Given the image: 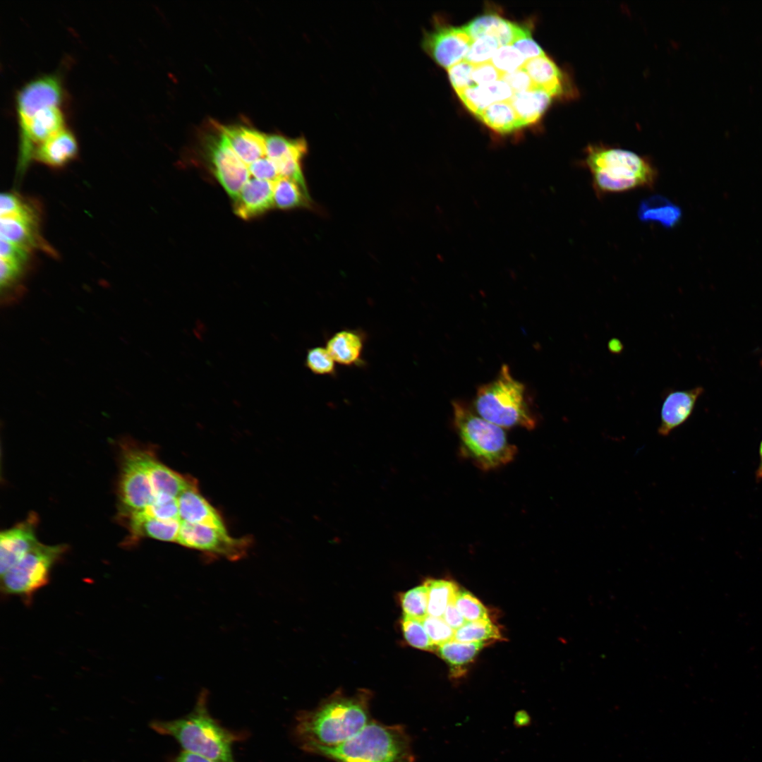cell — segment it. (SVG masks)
Returning <instances> with one entry per match:
<instances>
[{
	"label": "cell",
	"instance_id": "60d3db41",
	"mask_svg": "<svg viewBox=\"0 0 762 762\" xmlns=\"http://www.w3.org/2000/svg\"><path fill=\"white\" fill-rule=\"evenodd\" d=\"M473 68V64L463 60L447 69L449 80L456 93L476 85L471 78Z\"/></svg>",
	"mask_w": 762,
	"mask_h": 762
},
{
	"label": "cell",
	"instance_id": "d6a6232c",
	"mask_svg": "<svg viewBox=\"0 0 762 762\" xmlns=\"http://www.w3.org/2000/svg\"><path fill=\"white\" fill-rule=\"evenodd\" d=\"M131 516L152 518L162 521H181L178 498L167 495H159L156 497L155 502L144 510L131 514L121 519Z\"/></svg>",
	"mask_w": 762,
	"mask_h": 762
},
{
	"label": "cell",
	"instance_id": "ffe728a7",
	"mask_svg": "<svg viewBox=\"0 0 762 762\" xmlns=\"http://www.w3.org/2000/svg\"><path fill=\"white\" fill-rule=\"evenodd\" d=\"M78 152L74 134L64 127L36 147L32 159L52 168H61L73 160Z\"/></svg>",
	"mask_w": 762,
	"mask_h": 762
},
{
	"label": "cell",
	"instance_id": "44dd1931",
	"mask_svg": "<svg viewBox=\"0 0 762 762\" xmlns=\"http://www.w3.org/2000/svg\"><path fill=\"white\" fill-rule=\"evenodd\" d=\"M365 340V337L361 331L343 329L328 338L325 347L336 363L349 367L360 366L364 363Z\"/></svg>",
	"mask_w": 762,
	"mask_h": 762
},
{
	"label": "cell",
	"instance_id": "4dcf8cb0",
	"mask_svg": "<svg viewBox=\"0 0 762 762\" xmlns=\"http://www.w3.org/2000/svg\"><path fill=\"white\" fill-rule=\"evenodd\" d=\"M501 637L497 626L489 618L467 622L455 631L454 640L461 642H485Z\"/></svg>",
	"mask_w": 762,
	"mask_h": 762
},
{
	"label": "cell",
	"instance_id": "9c48e42d",
	"mask_svg": "<svg viewBox=\"0 0 762 762\" xmlns=\"http://www.w3.org/2000/svg\"><path fill=\"white\" fill-rule=\"evenodd\" d=\"M119 482L121 518L141 512L151 505L156 496L148 474L140 462L135 444L125 441Z\"/></svg>",
	"mask_w": 762,
	"mask_h": 762
},
{
	"label": "cell",
	"instance_id": "836d02e7",
	"mask_svg": "<svg viewBox=\"0 0 762 762\" xmlns=\"http://www.w3.org/2000/svg\"><path fill=\"white\" fill-rule=\"evenodd\" d=\"M401 629L404 639L410 646L428 651L437 648L428 635L422 620L403 615Z\"/></svg>",
	"mask_w": 762,
	"mask_h": 762
},
{
	"label": "cell",
	"instance_id": "ba28073f",
	"mask_svg": "<svg viewBox=\"0 0 762 762\" xmlns=\"http://www.w3.org/2000/svg\"><path fill=\"white\" fill-rule=\"evenodd\" d=\"M66 545L38 543L18 563L1 576L3 593L18 595L28 603L49 581L54 564L66 551Z\"/></svg>",
	"mask_w": 762,
	"mask_h": 762
},
{
	"label": "cell",
	"instance_id": "c3c4849f",
	"mask_svg": "<svg viewBox=\"0 0 762 762\" xmlns=\"http://www.w3.org/2000/svg\"><path fill=\"white\" fill-rule=\"evenodd\" d=\"M514 725L516 728H523L531 725L532 718L525 710H519L514 716Z\"/></svg>",
	"mask_w": 762,
	"mask_h": 762
},
{
	"label": "cell",
	"instance_id": "7c38bea8",
	"mask_svg": "<svg viewBox=\"0 0 762 762\" xmlns=\"http://www.w3.org/2000/svg\"><path fill=\"white\" fill-rule=\"evenodd\" d=\"M34 253L4 239L0 243V301L10 306L22 299Z\"/></svg>",
	"mask_w": 762,
	"mask_h": 762
},
{
	"label": "cell",
	"instance_id": "7402d4cb",
	"mask_svg": "<svg viewBox=\"0 0 762 762\" xmlns=\"http://www.w3.org/2000/svg\"><path fill=\"white\" fill-rule=\"evenodd\" d=\"M521 27L499 16L488 14L473 19L462 28L473 40L489 35L495 38L501 47L511 45L521 30Z\"/></svg>",
	"mask_w": 762,
	"mask_h": 762
},
{
	"label": "cell",
	"instance_id": "277c9868",
	"mask_svg": "<svg viewBox=\"0 0 762 762\" xmlns=\"http://www.w3.org/2000/svg\"><path fill=\"white\" fill-rule=\"evenodd\" d=\"M452 404L453 423L464 457L485 471L514 460L517 449L509 442L504 428L483 418L463 401Z\"/></svg>",
	"mask_w": 762,
	"mask_h": 762
},
{
	"label": "cell",
	"instance_id": "8992f818",
	"mask_svg": "<svg viewBox=\"0 0 762 762\" xmlns=\"http://www.w3.org/2000/svg\"><path fill=\"white\" fill-rule=\"evenodd\" d=\"M474 411L485 420L502 428L534 429L537 419L525 385L503 364L497 376L477 389Z\"/></svg>",
	"mask_w": 762,
	"mask_h": 762
},
{
	"label": "cell",
	"instance_id": "f6af8a7d",
	"mask_svg": "<svg viewBox=\"0 0 762 762\" xmlns=\"http://www.w3.org/2000/svg\"><path fill=\"white\" fill-rule=\"evenodd\" d=\"M485 86L490 91L495 103L509 102L514 95L510 86L502 79Z\"/></svg>",
	"mask_w": 762,
	"mask_h": 762
},
{
	"label": "cell",
	"instance_id": "f1b7e54d",
	"mask_svg": "<svg viewBox=\"0 0 762 762\" xmlns=\"http://www.w3.org/2000/svg\"><path fill=\"white\" fill-rule=\"evenodd\" d=\"M425 584L428 589V615L442 617L449 603L454 600L457 585L442 579H428Z\"/></svg>",
	"mask_w": 762,
	"mask_h": 762
},
{
	"label": "cell",
	"instance_id": "7bdbcfd3",
	"mask_svg": "<svg viewBox=\"0 0 762 762\" xmlns=\"http://www.w3.org/2000/svg\"><path fill=\"white\" fill-rule=\"evenodd\" d=\"M503 74L489 61L474 66L471 78L476 85H488L500 80Z\"/></svg>",
	"mask_w": 762,
	"mask_h": 762
},
{
	"label": "cell",
	"instance_id": "2e32d148",
	"mask_svg": "<svg viewBox=\"0 0 762 762\" xmlns=\"http://www.w3.org/2000/svg\"><path fill=\"white\" fill-rule=\"evenodd\" d=\"M136 454L146 470L155 496L178 497L195 483L159 461L152 451L135 444Z\"/></svg>",
	"mask_w": 762,
	"mask_h": 762
},
{
	"label": "cell",
	"instance_id": "ee69618b",
	"mask_svg": "<svg viewBox=\"0 0 762 762\" xmlns=\"http://www.w3.org/2000/svg\"><path fill=\"white\" fill-rule=\"evenodd\" d=\"M501 79L510 86L514 93L536 89L528 74L522 68L503 74Z\"/></svg>",
	"mask_w": 762,
	"mask_h": 762
},
{
	"label": "cell",
	"instance_id": "52a82bcc",
	"mask_svg": "<svg viewBox=\"0 0 762 762\" xmlns=\"http://www.w3.org/2000/svg\"><path fill=\"white\" fill-rule=\"evenodd\" d=\"M0 216L1 238L32 253L37 250L56 255L42 235V213L37 202L16 192L3 193Z\"/></svg>",
	"mask_w": 762,
	"mask_h": 762
},
{
	"label": "cell",
	"instance_id": "ab89813d",
	"mask_svg": "<svg viewBox=\"0 0 762 762\" xmlns=\"http://www.w3.org/2000/svg\"><path fill=\"white\" fill-rule=\"evenodd\" d=\"M423 624L430 640L437 648L454 638L455 630L451 628L442 617L428 615Z\"/></svg>",
	"mask_w": 762,
	"mask_h": 762
},
{
	"label": "cell",
	"instance_id": "cb8c5ba5",
	"mask_svg": "<svg viewBox=\"0 0 762 762\" xmlns=\"http://www.w3.org/2000/svg\"><path fill=\"white\" fill-rule=\"evenodd\" d=\"M521 68L528 74L536 89L543 90L552 97L564 92L563 73L546 55L526 60Z\"/></svg>",
	"mask_w": 762,
	"mask_h": 762
},
{
	"label": "cell",
	"instance_id": "8d00e7d4",
	"mask_svg": "<svg viewBox=\"0 0 762 762\" xmlns=\"http://www.w3.org/2000/svg\"><path fill=\"white\" fill-rule=\"evenodd\" d=\"M454 602L467 622L488 618V612L484 605L467 591L459 589Z\"/></svg>",
	"mask_w": 762,
	"mask_h": 762
},
{
	"label": "cell",
	"instance_id": "603a6c76",
	"mask_svg": "<svg viewBox=\"0 0 762 762\" xmlns=\"http://www.w3.org/2000/svg\"><path fill=\"white\" fill-rule=\"evenodd\" d=\"M126 521L130 535L126 543L138 541L143 538L164 542H177L181 521H162L152 518L131 516L123 519Z\"/></svg>",
	"mask_w": 762,
	"mask_h": 762
},
{
	"label": "cell",
	"instance_id": "484cf974",
	"mask_svg": "<svg viewBox=\"0 0 762 762\" xmlns=\"http://www.w3.org/2000/svg\"><path fill=\"white\" fill-rule=\"evenodd\" d=\"M552 96L547 92L535 89L514 93L509 102L514 108L521 127L538 121L548 109Z\"/></svg>",
	"mask_w": 762,
	"mask_h": 762
},
{
	"label": "cell",
	"instance_id": "d590c367",
	"mask_svg": "<svg viewBox=\"0 0 762 762\" xmlns=\"http://www.w3.org/2000/svg\"><path fill=\"white\" fill-rule=\"evenodd\" d=\"M464 106L476 116L495 103L485 85H474L457 92Z\"/></svg>",
	"mask_w": 762,
	"mask_h": 762
},
{
	"label": "cell",
	"instance_id": "74e56055",
	"mask_svg": "<svg viewBox=\"0 0 762 762\" xmlns=\"http://www.w3.org/2000/svg\"><path fill=\"white\" fill-rule=\"evenodd\" d=\"M500 47L493 37H480L473 40L464 60L473 66L489 62Z\"/></svg>",
	"mask_w": 762,
	"mask_h": 762
},
{
	"label": "cell",
	"instance_id": "1f68e13d",
	"mask_svg": "<svg viewBox=\"0 0 762 762\" xmlns=\"http://www.w3.org/2000/svg\"><path fill=\"white\" fill-rule=\"evenodd\" d=\"M400 600L404 615L422 621L428 615V589L425 583L402 593Z\"/></svg>",
	"mask_w": 762,
	"mask_h": 762
},
{
	"label": "cell",
	"instance_id": "5b68a950",
	"mask_svg": "<svg viewBox=\"0 0 762 762\" xmlns=\"http://www.w3.org/2000/svg\"><path fill=\"white\" fill-rule=\"evenodd\" d=\"M585 164L598 196L639 188H651L658 177L656 169L648 159L621 148L589 145Z\"/></svg>",
	"mask_w": 762,
	"mask_h": 762
},
{
	"label": "cell",
	"instance_id": "e0dca14e",
	"mask_svg": "<svg viewBox=\"0 0 762 762\" xmlns=\"http://www.w3.org/2000/svg\"><path fill=\"white\" fill-rule=\"evenodd\" d=\"M702 387L685 390L669 392L662 404L660 423L658 433L660 436H667L691 416L698 397L703 394Z\"/></svg>",
	"mask_w": 762,
	"mask_h": 762
},
{
	"label": "cell",
	"instance_id": "4fadbf2b",
	"mask_svg": "<svg viewBox=\"0 0 762 762\" xmlns=\"http://www.w3.org/2000/svg\"><path fill=\"white\" fill-rule=\"evenodd\" d=\"M64 96L61 80L56 73L40 75L24 84L16 96L18 130L42 108L61 105Z\"/></svg>",
	"mask_w": 762,
	"mask_h": 762
},
{
	"label": "cell",
	"instance_id": "6da1fadb",
	"mask_svg": "<svg viewBox=\"0 0 762 762\" xmlns=\"http://www.w3.org/2000/svg\"><path fill=\"white\" fill-rule=\"evenodd\" d=\"M369 695L351 696L336 694L310 710L296 718L294 736L306 751L317 747H333L349 740L371 720Z\"/></svg>",
	"mask_w": 762,
	"mask_h": 762
},
{
	"label": "cell",
	"instance_id": "5bb4252c",
	"mask_svg": "<svg viewBox=\"0 0 762 762\" xmlns=\"http://www.w3.org/2000/svg\"><path fill=\"white\" fill-rule=\"evenodd\" d=\"M472 42L462 28L437 26L425 32L421 45L437 64L447 70L464 60Z\"/></svg>",
	"mask_w": 762,
	"mask_h": 762
},
{
	"label": "cell",
	"instance_id": "7dc6e473",
	"mask_svg": "<svg viewBox=\"0 0 762 762\" xmlns=\"http://www.w3.org/2000/svg\"><path fill=\"white\" fill-rule=\"evenodd\" d=\"M171 762H215L210 758L191 752H181Z\"/></svg>",
	"mask_w": 762,
	"mask_h": 762
},
{
	"label": "cell",
	"instance_id": "30bf717a",
	"mask_svg": "<svg viewBox=\"0 0 762 762\" xmlns=\"http://www.w3.org/2000/svg\"><path fill=\"white\" fill-rule=\"evenodd\" d=\"M215 126V131L206 140L207 157L216 179L234 200L252 178L248 167L233 150L218 124Z\"/></svg>",
	"mask_w": 762,
	"mask_h": 762
},
{
	"label": "cell",
	"instance_id": "e575fe53",
	"mask_svg": "<svg viewBox=\"0 0 762 762\" xmlns=\"http://www.w3.org/2000/svg\"><path fill=\"white\" fill-rule=\"evenodd\" d=\"M306 367L318 375H333L336 373V362L325 346H314L308 350L305 358Z\"/></svg>",
	"mask_w": 762,
	"mask_h": 762
},
{
	"label": "cell",
	"instance_id": "d4e9b609",
	"mask_svg": "<svg viewBox=\"0 0 762 762\" xmlns=\"http://www.w3.org/2000/svg\"><path fill=\"white\" fill-rule=\"evenodd\" d=\"M638 218L643 223H655L665 229L677 226L682 218V209L667 198L654 195L639 204Z\"/></svg>",
	"mask_w": 762,
	"mask_h": 762
},
{
	"label": "cell",
	"instance_id": "ac0fdd59",
	"mask_svg": "<svg viewBox=\"0 0 762 762\" xmlns=\"http://www.w3.org/2000/svg\"><path fill=\"white\" fill-rule=\"evenodd\" d=\"M274 182L250 179L234 200V213L244 220L265 214L274 206Z\"/></svg>",
	"mask_w": 762,
	"mask_h": 762
},
{
	"label": "cell",
	"instance_id": "8fae6325",
	"mask_svg": "<svg viewBox=\"0 0 762 762\" xmlns=\"http://www.w3.org/2000/svg\"><path fill=\"white\" fill-rule=\"evenodd\" d=\"M176 543L204 553L237 560L246 555L250 540L248 537H231L227 531L181 521Z\"/></svg>",
	"mask_w": 762,
	"mask_h": 762
},
{
	"label": "cell",
	"instance_id": "4316f807",
	"mask_svg": "<svg viewBox=\"0 0 762 762\" xmlns=\"http://www.w3.org/2000/svg\"><path fill=\"white\" fill-rule=\"evenodd\" d=\"M476 117L492 130L502 134L521 128L515 111L509 102L493 103Z\"/></svg>",
	"mask_w": 762,
	"mask_h": 762
},
{
	"label": "cell",
	"instance_id": "b9f144b4",
	"mask_svg": "<svg viewBox=\"0 0 762 762\" xmlns=\"http://www.w3.org/2000/svg\"><path fill=\"white\" fill-rule=\"evenodd\" d=\"M512 46L517 49L526 60L545 55L531 37L530 30L523 27Z\"/></svg>",
	"mask_w": 762,
	"mask_h": 762
},
{
	"label": "cell",
	"instance_id": "d6986e66",
	"mask_svg": "<svg viewBox=\"0 0 762 762\" xmlns=\"http://www.w3.org/2000/svg\"><path fill=\"white\" fill-rule=\"evenodd\" d=\"M181 521L226 531L219 513L200 493L195 483L178 497Z\"/></svg>",
	"mask_w": 762,
	"mask_h": 762
},
{
	"label": "cell",
	"instance_id": "3957f363",
	"mask_svg": "<svg viewBox=\"0 0 762 762\" xmlns=\"http://www.w3.org/2000/svg\"><path fill=\"white\" fill-rule=\"evenodd\" d=\"M309 752L335 762H416L406 728L373 720L342 744L314 748Z\"/></svg>",
	"mask_w": 762,
	"mask_h": 762
},
{
	"label": "cell",
	"instance_id": "f35d334b",
	"mask_svg": "<svg viewBox=\"0 0 762 762\" xmlns=\"http://www.w3.org/2000/svg\"><path fill=\"white\" fill-rule=\"evenodd\" d=\"M526 59L512 45L501 46L490 60L502 74L510 73L522 68Z\"/></svg>",
	"mask_w": 762,
	"mask_h": 762
},
{
	"label": "cell",
	"instance_id": "83f0119b",
	"mask_svg": "<svg viewBox=\"0 0 762 762\" xmlns=\"http://www.w3.org/2000/svg\"><path fill=\"white\" fill-rule=\"evenodd\" d=\"M274 206L280 210L310 207L311 198L296 181L282 177L274 183Z\"/></svg>",
	"mask_w": 762,
	"mask_h": 762
},
{
	"label": "cell",
	"instance_id": "f546056e",
	"mask_svg": "<svg viewBox=\"0 0 762 762\" xmlns=\"http://www.w3.org/2000/svg\"><path fill=\"white\" fill-rule=\"evenodd\" d=\"M485 642H461L452 640L439 646L440 657L452 666H461L471 662L483 648Z\"/></svg>",
	"mask_w": 762,
	"mask_h": 762
},
{
	"label": "cell",
	"instance_id": "681fc988",
	"mask_svg": "<svg viewBox=\"0 0 762 762\" xmlns=\"http://www.w3.org/2000/svg\"><path fill=\"white\" fill-rule=\"evenodd\" d=\"M607 349L612 353L619 354L622 351L624 345L619 339L612 338L608 341Z\"/></svg>",
	"mask_w": 762,
	"mask_h": 762
},
{
	"label": "cell",
	"instance_id": "bcb514c9",
	"mask_svg": "<svg viewBox=\"0 0 762 762\" xmlns=\"http://www.w3.org/2000/svg\"><path fill=\"white\" fill-rule=\"evenodd\" d=\"M442 617L455 631L467 622L456 608L454 600L449 603Z\"/></svg>",
	"mask_w": 762,
	"mask_h": 762
},
{
	"label": "cell",
	"instance_id": "9a60e30c",
	"mask_svg": "<svg viewBox=\"0 0 762 762\" xmlns=\"http://www.w3.org/2000/svg\"><path fill=\"white\" fill-rule=\"evenodd\" d=\"M38 518L30 514L23 521L0 534V573L4 574L39 542L35 536Z\"/></svg>",
	"mask_w": 762,
	"mask_h": 762
},
{
	"label": "cell",
	"instance_id": "f907efd6",
	"mask_svg": "<svg viewBox=\"0 0 762 762\" xmlns=\"http://www.w3.org/2000/svg\"><path fill=\"white\" fill-rule=\"evenodd\" d=\"M759 464L756 472V480L760 481L762 480V440L759 445Z\"/></svg>",
	"mask_w": 762,
	"mask_h": 762
},
{
	"label": "cell",
	"instance_id": "7a4b0ae2",
	"mask_svg": "<svg viewBox=\"0 0 762 762\" xmlns=\"http://www.w3.org/2000/svg\"><path fill=\"white\" fill-rule=\"evenodd\" d=\"M150 727L159 734L174 737L186 751L215 762H235L231 746L237 737L211 716L206 690L201 691L193 709L186 715L167 721L155 720Z\"/></svg>",
	"mask_w": 762,
	"mask_h": 762
}]
</instances>
